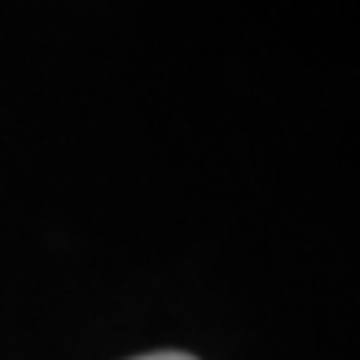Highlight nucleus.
I'll return each instance as SVG.
<instances>
[{"label": "nucleus", "mask_w": 360, "mask_h": 360, "mask_svg": "<svg viewBox=\"0 0 360 360\" xmlns=\"http://www.w3.org/2000/svg\"><path fill=\"white\" fill-rule=\"evenodd\" d=\"M133 360H195V356L176 353V349H162V353H143V356H133Z\"/></svg>", "instance_id": "nucleus-1"}]
</instances>
